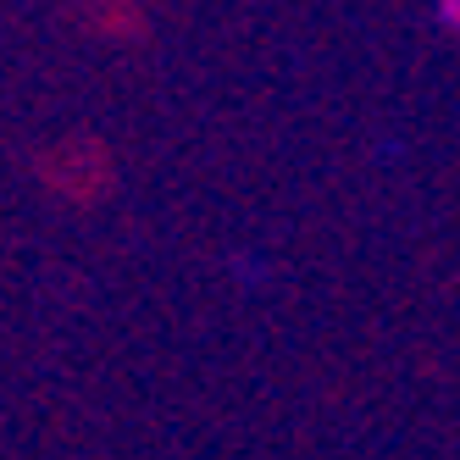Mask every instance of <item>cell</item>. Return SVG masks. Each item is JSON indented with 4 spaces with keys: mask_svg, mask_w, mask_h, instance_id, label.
I'll return each mask as SVG.
<instances>
[{
    "mask_svg": "<svg viewBox=\"0 0 460 460\" xmlns=\"http://www.w3.org/2000/svg\"><path fill=\"white\" fill-rule=\"evenodd\" d=\"M34 172H40V189L61 206H101L117 189V161H111L106 139H94V134H73L61 145H45L34 155Z\"/></svg>",
    "mask_w": 460,
    "mask_h": 460,
    "instance_id": "obj_1",
    "label": "cell"
},
{
    "mask_svg": "<svg viewBox=\"0 0 460 460\" xmlns=\"http://www.w3.org/2000/svg\"><path fill=\"white\" fill-rule=\"evenodd\" d=\"M84 28L94 40H134L145 34V0H84Z\"/></svg>",
    "mask_w": 460,
    "mask_h": 460,
    "instance_id": "obj_2",
    "label": "cell"
}]
</instances>
